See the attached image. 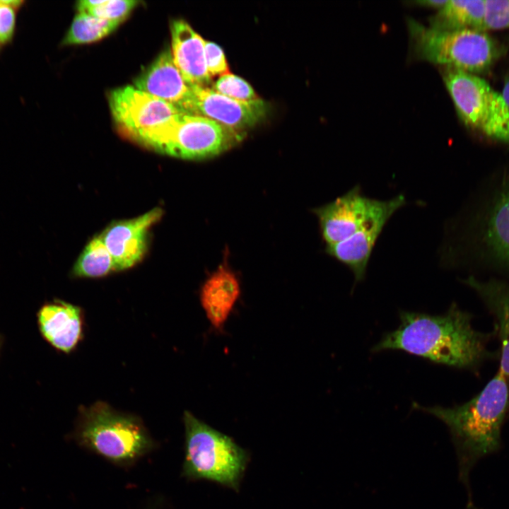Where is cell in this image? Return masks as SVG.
I'll use <instances>...</instances> for the list:
<instances>
[{
  "label": "cell",
  "instance_id": "ba28073f",
  "mask_svg": "<svg viewBox=\"0 0 509 509\" xmlns=\"http://www.w3.org/2000/svg\"><path fill=\"white\" fill-rule=\"evenodd\" d=\"M457 113L468 127L509 144V109L501 95L479 76L448 68L443 77Z\"/></svg>",
  "mask_w": 509,
  "mask_h": 509
},
{
  "label": "cell",
  "instance_id": "603a6c76",
  "mask_svg": "<svg viewBox=\"0 0 509 509\" xmlns=\"http://www.w3.org/2000/svg\"><path fill=\"white\" fill-rule=\"evenodd\" d=\"M213 90L230 98L241 101L259 99L252 87L243 78L231 74L221 76Z\"/></svg>",
  "mask_w": 509,
  "mask_h": 509
},
{
  "label": "cell",
  "instance_id": "7402d4cb",
  "mask_svg": "<svg viewBox=\"0 0 509 509\" xmlns=\"http://www.w3.org/2000/svg\"><path fill=\"white\" fill-rule=\"evenodd\" d=\"M138 3L134 0H82L78 2L77 9L101 19L122 23Z\"/></svg>",
  "mask_w": 509,
  "mask_h": 509
},
{
  "label": "cell",
  "instance_id": "5b68a950",
  "mask_svg": "<svg viewBox=\"0 0 509 509\" xmlns=\"http://www.w3.org/2000/svg\"><path fill=\"white\" fill-rule=\"evenodd\" d=\"M129 139L170 156L200 159L228 150L240 139V135L207 117L182 112Z\"/></svg>",
  "mask_w": 509,
  "mask_h": 509
},
{
  "label": "cell",
  "instance_id": "7c38bea8",
  "mask_svg": "<svg viewBox=\"0 0 509 509\" xmlns=\"http://www.w3.org/2000/svg\"><path fill=\"white\" fill-rule=\"evenodd\" d=\"M163 210L154 208L136 218L115 222L100 236L110 253L116 271L133 267L147 250L149 228L162 216Z\"/></svg>",
  "mask_w": 509,
  "mask_h": 509
},
{
  "label": "cell",
  "instance_id": "4fadbf2b",
  "mask_svg": "<svg viewBox=\"0 0 509 509\" xmlns=\"http://www.w3.org/2000/svg\"><path fill=\"white\" fill-rule=\"evenodd\" d=\"M460 281L477 296L493 318L500 371L509 380V282L493 277L466 276Z\"/></svg>",
  "mask_w": 509,
  "mask_h": 509
},
{
  "label": "cell",
  "instance_id": "8fae6325",
  "mask_svg": "<svg viewBox=\"0 0 509 509\" xmlns=\"http://www.w3.org/2000/svg\"><path fill=\"white\" fill-rule=\"evenodd\" d=\"M266 110L260 98L238 100L201 86H191L190 95L181 108L185 113L207 117L235 131L254 126L264 117Z\"/></svg>",
  "mask_w": 509,
  "mask_h": 509
},
{
  "label": "cell",
  "instance_id": "30bf717a",
  "mask_svg": "<svg viewBox=\"0 0 509 509\" xmlns=\"http://www.w3.org/2000/svg\"><path fill=\"white\" fill-rule=\"evenodd\" d=\"M109 104L119 129L128 138L183 112L132 86L113 90L109 95Z\"/></svg>",
  "mask_w": 509,
  "mask_h": 509
},
{
  "label": "cell",
  "instance_id": "7a4b0ae2",
  "mask_svg": "<svg viewBox=\"0 0 509 509\" xmlns=\"http://www.w3.org/2000/svg\"><path fill=\"white\" fill-rule=\"evenodd\" d=\"M400 324L387 333L373 351L401 350L436 363L477 373L498 353L488 348L494 332L472 324L473 315L452 303L445 313L431 315L402 311Z\"/></svg>",
  "mask_w": 509,
  "mask_h": 509
},
{
  "label": "cell",
  "instance_id": "d4e9b609",
  "mask_svg": "<svg viewBox=\"0 0 509 509\" xmlns=\"http://www.w3.org/2000/svg\"><path fill=\"white\" fill-rule=\"evenodd\" d=\"M23 1L0 0V45L9 42L14 35L16 11Z\"/></svg>",
  "mask_w": 509,
  "mask_h": 509
},
{
  "label": "cell",
  "instance_id": "5bb4252c",
  "mask_svg": "<svg viewBox=\"0 0 509 509\" xmlns=\"http://www.w3.org/2000/svg\"><path fill=\"white\" fill-rule=\"evenodd\" d=\"M172 56L185 81L190 86L206 87L211 81L204 54L205 40L183 20L170 27Z\"/></svg>",
  "mask_w": 509,
  "mask_h": 509
},
{
  "label": "cell",
  "instance_id": "8992f818",
  "mask_svg": "<svg viewBox=\"0 0 509 509\" xmlns=\"http://www.w3.org/2000/svg\"><path fill=\"white\" fill-rule=\"evenodd\" d=\"M185 456L183 474L236 488L245 470L247 455L231 438L211 428L186 411Z\"/></svg>",
  "mask_w": 509,
  "mask_h": 509
},
{
  "label": "cell",
  "instance_id": "9a60e30c",
  "mask_svg": "<svg viewBox=\"0 0 509 509\" xmlns=\"http://www.w3.org/2000/svg\"><path fill=\"white\" fill-rule=\"evenodd\" d=\"M134 86L176 106L180 110L191 93V86L185 81L175 65L170 50L163 52L137 77Z\"/></svg>",
  "mask_w": 509,
  "mask_h": 509
},
{
  "label": "cell",
  "instance_id": "484cf974",
  "mask_svg": "<svg viewBox=\"0 0 509 509\" xmlns=\"http://www.w3.org/2000/svg\"><path fill=\"white\" fill-rule=\"evenodd\" d=\"M204 54L207 70L211 77L229 74L224 52L217 44L205 41Z\"/></svg>",
  "mask_w": 509,
  "mask_h": 509
},
{
  "label": "cell",
  "instance_id": "cb8c5ba5",
  "mask_svg": "<svg viewBox=\"0 0 509 509\" xmlns=\"http://www.w3.org/2000/svg\"><path fill=\"white\" fill-rule=\"evenodd\" d=\"M508 28H509V0H485V31Z\"/></svg>",
  "mask_w": 509,
  "mask_h": 509
},
{
  "label": "cell",
  "instance_id": "ac0fdd59",
  "mask_svg": "<svg viewBox=\"0 0 509 509\" xmlns=\"http://www.w3.org/2000/svg\"><path fill=\"white\" fill-rule=\"evenodd\" d=\"M240 294L238 278L228 267L221 266L204 283L200 302L211 326L221 331Z\"/></svg>",
  "mask_w": 509,
  "mask_h": 509
},
{
  "label": "cell",
  "instance_id": "4316f807",
  "mask_svg": "<svg viewBox=\"0 0 509 509\" xmlns=\"http://www.w3.org/2000/svg\"><path fill=\"white\" fill-rule=\"evenodd\" d=\"M447 1V0H426L416 1V3L419 6L435 8L439 10L446 4Z\"/></svg>",
  "mask_w": 509,
  "mask_h": 509
},
{
  "label": "cell",
  "instance_id": "6da1fadb",
  "mask_svg": "<svg viewBox=\"0 0 509 509\" xmlns=\"http://www.w3.org/2000/svg\"><path fill=\"white\" fill-rule=\"evenodd\" d=\"M445 226L442 266L509 282V166L484 175Z\"/></svg>",
  "mask_w": 509,
  "mask_h": 509
},
{
  "label": "cell",
  "instance_id": "e0dca14e",
  "mask_svg": "<svg viewBox=\"0 0 509 509\" xmlns=\"http://www.w3.org/2000/svg\"><path fill=\"white\" fill-rule=\"evenodd\" d=\"M39 324L45 338L56 349L69 353L82 336V314L74 305L56 301L43 306L39 312Z\"/></svg>",
  "mask_w": 509,
  "mask_h": 509
},
{
  "label": "cell",
  "instance_id": "9c48e42d",
  "mask_svg": "<svg viewBox=\"0 0 509 509\" xmlns=\"http://www.w3.org/2000/svg\"><path fill=\"white\" fill-rule=\"evenodd\" d=\"M406 204L400 194L389 199L367 197L356 185L334 201L315 209L326 246L353 236L373 221L392 216Z\"/></svg>",
  "mask_w": 509,
  "mask_h": 509
},
{
  "label": "cell",
  "instance_id": "52a82bcc",
  "mask_svg": "<svg viewBox=\"0 0 509 509\" xmlns=\"http://www.w3.org/2000/svg\"><path fill=\"white\" fill-rule=\"evenodd\" d=\"M409 33L417 55L430 62L474 74L486 71L501 49L486 32L440 30L411 19Z\"/></svg>",
  "mask_w": 509,
  "mask_h": 509
},
{
  "label": "cell",
  "instance_id": "d6986e66",
  "mask_svg": "<svg viewBox=\"0 0 509 509\" xmlns=\"http://www.w3.org/2000/svg\"><path fill=\"white\" fill-rule=\"evenodd\" d=\"M485 0H447L431 18V26L440 30H484Z\"/></svg>",
  "mask_w": 509,
  "mask_h": 509
},
{
  "label": "cell",
  "instance_id": "3957f363",
  "mask_svg": "<svg viewBox=\"0 0 509 509\" xmlns=\"http://www.w3.org/2000/svg\"><path fill=\"white\" fill-rule=\"evenodd\" d=\"M413 407L447 426L457 455L459 481L467 492V508L476 509L470 474L481 459L502 447L501 431L509 414V380L497 370L478 394L460 405L426 407L414 403Z\"/></svg>",
  "mask_w": 509,
  "mask_h": 509
},
{
  "label": "cell",
  "instance_id": "277c9868",
  "mask_svg": "<svg viewBox=\"0 0 509 509\" xmlns=\"http://www.w3.org/2000/svg\"><path fill=\"white\" fill-rule=\"evenodd\" d=\"M75 438L110 462L127 466L151 452L155 443L141 420L98 402L79 414Z\"/></svg>",
  "mask_w": 509,
  "mask_h": 509
},
{
  "label": "cell",
  "instance_id": "83f0119b",
  "mask_svg": "<svg viewBox=\"0 0 509 509\" xmlns=\"http://www.w3.org/2000/svg\"><path fill=\"white\" fill-rule=\"evenodd\" d=\"M501 95L509 109V78L505 82Z\"/></svg>",
  "mask_w": 509,
  "mask_h": 509
},
{
  "label": "cell",
  "instance_id": "44dd1931",
  "mask_svg": "<svg viewBox=\"0 0 509 509\" xmlns=\"http://www.w3.org/2000/svg\"><path fill=\"white\" fill-rule=\"evenodd\" d=\"M116 271L113 259L100 236L93 238L76 262L73 273L79 277H101Z\"/></svg>",
  "mask_w": 509,
  "mask_h": 509
},
{
  "label": "cell",
  "instance_id": "2e32d148",
  "mask_svg": "<svg viewBox=\"0 0 509 509\" xmlns=\"http://www.w3.org/2000/svg\"><path fill=\"white\" fill-rule=\"evenodd\" d=\"M390 218H378L349 238L325 247L327 254L347 267L355 283L364 280L374 247Z\"/></svg>",
  "mask_w": 509,
  "mask_h": 509
},
{
  "label": "cell",
  "instance_id": "ffe728a7",
  "mask_svg": "<svg viewBox=\"0 0 509 509\" xmlns=\"http://www.w3.org/2000/svg\"><path fill=\"white\" fill-rule=\"evenodd\" d=\"M120 23L118 21L104 20L78 12L75 16L62 45H82L98 41L111 33Z\"/></svg>",
  "mask_w": 509,
  "mask_h": 509
}]
</instances>
